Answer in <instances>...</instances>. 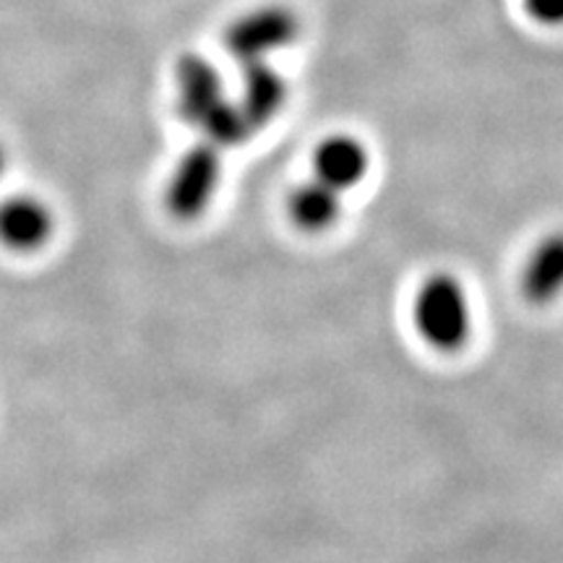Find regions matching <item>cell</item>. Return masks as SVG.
Here are the masks:
<instances>
[{
    "label": "cell",
    "instance_id": "cell-8",
    "mask_svg": "<svg viewBox=\"0 0 563 563\" xmlns=\"http://www.w3.org/2000/svg\"><path fill=\"white\" fill-rule=\"evenodd\" d=\"M522 292L534 306H548L563 295V232L534 245L522 272Z\"/></svg>",
    "mask_w": 563,
    "mask_h": 563
},
{
    "label": "cell",
    "instance_id": "cell-12",
    "mask_svg": "<svg viewBox=\"0 0 563 563\" xmlns=\"http://www.w3.org/2000/svg\"><path fill=\"white\" fill-rule=\"evenodd\" d=\"M3 170H5V152L3 146H0V175H3Z\"/></svg>",
    "mask_w": 563,
    "mask_h": 563
},
{
    "label": "cell",
    "instance_id": "cell-3",
    "mask_svg": "<svg viewBox=\"0 0 563 563\" xmlns=\"http://www.w3.org/2000/svg\"><path fill=\"white\" fill-rule=\"evenodd\" d=\"M220 150L211 146L209 141L191 146L175 165L170 183H167L165 203L170 214L183 222L199 220L220 188Z\"/></svg>",
    "mask_w": 563,
    "mask_h": 563
},
{
    "label": "cell",
    "instance_id": "cell-2",
    "mask_svg": "<svg viewBox=\"0 0 563 563\" xmlns=\"http://www.w3.org/2000/svg\"><path fill=\"white\" fill-rule=\"evenodd\" d=\"M300 37L298 13L287 5H262V9L243 13L224 30V51L232 58L245 63L266 60L272 53L285 51Z\"/></svg>",
    "mask_w": 563,
    "mask_h": 563
},
{
    "label": "cell",
    "instance_id": "cell-11",
    "mask_svg": "<svg viewBox=\"0 0 563 563\" xmlns=\"http://www.w3.org/2000/svg\"><path fill=\"white\" fill-rule=\"evenodd\" d=\"M525 9L538 24L563 26V0H525Z\"/></svg>",
    "mask_w": 563,
    "mask_h": 563
},
{
    "label": "cell",
    "instance_id": "cell-6",
    "mask_svg": "<svg viewBox=\"0 0 563 563\" xmlns=\"http://www.w3.org/2000/svg\"><path fill=\"white\" fill-rule=\"evenodd\" d=\"M224 100L222 74L203 55L188 53L178 60V110L183 121L199 125L201 118Z\"/></svg>",
    "mask_w": 563,
    "mask_h": 563
},
{
    "label": "cell",
    "instance_id": "cell-9",
    "mask_svg": "<svg viewBox=\"0 0 563 563\" xmlns=\"http://www.w3.org/2000/svg\"><path fill=\"white\" fill-rule=\"evenodd\" d=\"M287 214L302 232H327L342 214V194L321 180H306L287 199Z\"/></svg>",
    "mask_w": 563,
    "mask_h": 563
},
{
    "label": "cell",
    "instance_id": "cell-4",
    "mask_svg": "<svg viewBox=\"0 0 563 563\" xmlns=\"http://www.w3.org/2000/svg\"><path fill=\"white\" fill-rule=\"evenodd\" d=\"M55 217L34 196H11L0 201V243L16 253H34L53 238Z\"/></svg>",
    "mask_w": 563,
    "mask_h": 563
},
{
    "label": "cell",
    "instance_id": "cell-5",
    "mask_svg": "<svg viewBox=\"0 0 563 563\" xmlns=\"http://www.w3.org/2000/svg\"><path fill=\"white\" fill-rule=\"evenodd\" d=\"M371 170V154L361 139L350 133H334L323 139L313 152V178L327 183L334 191H350L363 183Z\"/></svg>",
    "mask_w": 563,
    "mask_h": 563
},
{
    "label": "cell",
    "instance_id": "cell-1",
    "mask_svg": "<svg viewBox=\"0 0 563 563\" xmlns=\"http://www.w3.org/2000/svg\"><path fill=\"white\" fill-rule=\"evenodd\" d=\"M418 334L433 350L456 352L473 336V302L454 274H433L420 285L412 302Z\"/></svg>",
    "mask_w": 563,
    "mask_h": 563
},
{
    "label": "cell",
    "instance_id": "cell-7",
    "mask_svg": "<svg viewBox=\"0 0 563 563\" xmlns=\"http://www.w3.org/2000/svg\"><path fill=\"white\" fill-rule=\"evenodd\" d=\"M287 102V81L272 63L256 60L243 66V87H241V108L253 125V131L264 129L279 115Z\"/></svg>",
    "mask_w": 563,
    "mask_h": 563
},
{
    "label": "cell",
    "instance_id": "cell-10",
    "mask_svg": "<svg viewBox=\"0 0 563 563\" xmlns=\"http://www.w3.org/2000/svg\"><path fill=\"white\" fill-rule=\"evenodd\" d=\"M196 129H201L203 141H209L217 150H235L253 133V125L245 118L241 104L228 100L217 102Z\"/></svg>",
    "mask_w": 563,
    "mask_h": 563
}]
</instances>
